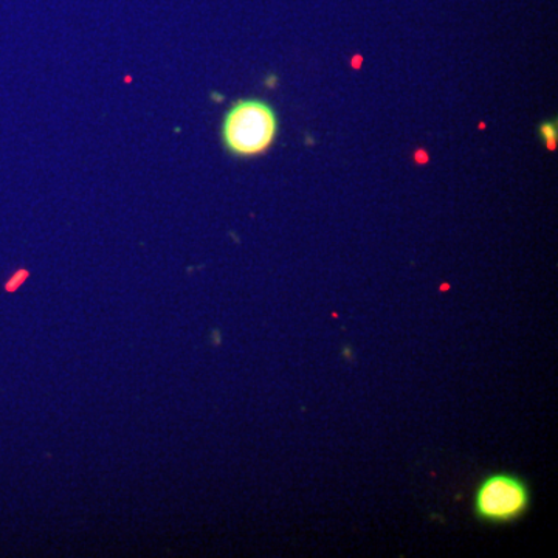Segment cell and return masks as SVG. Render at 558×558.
I'll return each instance as SVG.
<instances>
[{"label":"cell","mask_w":558,"mask_h":558,"mask_svg":"<svg viewBox=\"0 0 558 558\" xmlns=\"http://www.w3.org/2000/svg\"><path fill=\"white\" fill-rule=\"evenodd\" d=\"M531 506L526 481L510 473H494L481 481L473 498L475 515L486 523H512Z\"/></svg>","instance_id":"obj_2"},{"label":"cell","mask_w":558,"mask_h":558,"mask_svg":"<svg viewBox=\"0 0 558 558\" xmlns=\"http://www.w3.org/2000/svg\"><path fill=\"white\" fill-rule=\"evenodd\" d=\"M277 135L278 117L269 102L241 100L223 117V145L233 156H259L274 145Z\"/></svg>","instance_id":"obj_1"},{"label":"cell","mask_w":558,"mask_h":558,"mask_svg":"<svg viewBox=\"0 0 558 558\" xmlns=\"http://www.w3.org/2000/svg\"><path fill=\"white\" fill-rule=\"evenodd\" d=\"M354 351H352L351 348H344L343 351H341V357H344L347 360H352L354 359Z\"/></svg>","instance_id":"obj_4"},{"label":"cell","mask_w":558,"mask_h":558,"mask_svg":"<svg viewBox=\"0 0 558 558\" xmlns=\"http://www.w3.org/2000/svg\"><path fill=\"white\" fill-rule=\"evenodd\" d=\"M539 132H542V137L548 143V148H556L558 130L556 121H548V123H543L542 128H539Z\"/></svg>","instance_id":"obj_3"}]
</instances>
